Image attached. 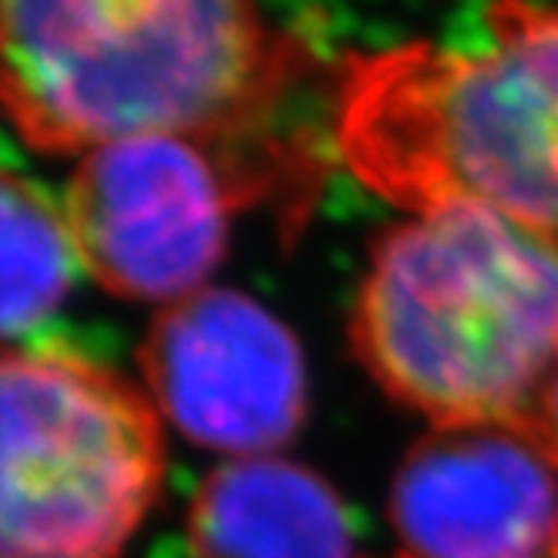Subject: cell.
<instances>
[{
    "label": "cell",
    "mask_w": 558,
    "mask_h": 558,
    "mask_svg": "<svg viewBox=\"0 0 558 558\" xmlns=\"http://www.w3.org/2000/svg\"><path fill=\"white\" fill-rule=\"evenodd\" d=\"M542 558H558V548H555V551H548V555H542Z\"/></svg>",
    "instance_id": "11"
},
{
    "label": "cell",
    "mask_w": 558,
    "mask_h": 558,
    "mask_svg": "<svg viewBox=\"0 0 558 558\" xmlns=\"http://www.w3.org/2000/svg\"><path fill=\"white\" fill-rule=\"evenodd\" d=\"M74 263L64 209L34 182L0 172V340L48 320L71 290Z\"/></svg>",
    "instance_id": "9"
},
{
    "label": "cell",
    "mask_w": 558,
    "mask_h": 558,
    "mask_svg": "<svg viewBox=\"0 0 558 558\" xmlns=\"http://www.w3.org/2000/svg\"><path fill=\"white\" fill-rule=\"evenodd\" d=\"M337 145L414 216L482 206L558 243V11L495 4L448 45L353 58Z\"/></svg>",
    "instance_id": "2"
},
{
    "label": "cell",
    "mask_w": 558,
    "mask_h": 558,
    "mask_svg": "<svg viewBox=\"0 0 558 558\" xmlns=\"http://www.w3.org/2000/svg\"><path fill=\"white\" fill-rule=\"evenodd\" d=\"M411 558H542L558 548V468L522 430L437 427L393 477Z\"/></svg>",
    "instance_id": "7"
},
{
    "label": "cell",
    "mask_w": 558,
    "mask_h": 558,
    "mask_svg": "<svg viewBox=\"0 0 558 558\" xmlns=\"http://www.w3.org/2000/svg\"><path fill=\"white\" fill-rule=\"evenodd\" d=\"M310 68L303 34L229 0H0V114L37 151L172 135L259 185L256 132Z\"/></svg>",
    "instance_id": "1"
},
{
    "label": "cell",
    "mask_w": 558,
    "mask_h": 558,
    "mask_svg": "<svg viewBox=\"0 0 558 558\" xmlns=\"http://www.w3.org/2000/svg\"><path fill=\"white\" fill-rule=\"evenodd\" d=\"M239 203L246 195L206 145L151 135L82 155L64 222L77 266L101 290L169 306L206 290Z\"/></svg>",
    "instance_id": "5"
},
{
    "label": "cell",
    "mask_w": 558,
    "mask_h": 558,
    "mask_svg": "<svg viewBox=\"0 0 558 558\" xmlns=\"http://www.w3.org/2000/svg\"><path fill=\"white\" fill-rule=\"evenodd\" d=\"M371 377L437 427H522L558 371V243L482 206L390 229L353 310Z\"/></svg>",
    "instance_id": "3"
},
{
    "label": "cell",
    "mask_w": 558,
    "mask_h": 558,
    "mask_svg": "<svg viewBox=\"0 0 558 558\" xmlns=\"http://www.w3.org/2000/svg\"><path fill=\"white\" fill-rule=\"evenodd\" d=\"M195 558H356L347 505L310 468L235 458L216 468L189 511Z\"/></svg>",
    "instance_id": "8"
},
{
    "label": "cell",
    "mask_w": 558,
    "mask_h": 558,
    "mask_svg": "<svg viewBox=\"0 0 558 558\" xmlns=\"http://www.w3.org/2000/svg\"><path fill=\"white\" fill-rule=\"evenodd\" d=\"M138 367L151 404L189 441L263 458L287 445L306 414L296 337L235 290H198L155 316Z\"/></svg>",
    "instance_id": "6"
},
{
    "label": "cell",
    "mask_w": 558,
    "mask_h": 558,
    "mask_svg": "<svg viewBox=\"0 0 558 558\" xmlns=\"http://www.w3.org/2000/svg\"><path fill=\"white\" fill-rule=\"evenodd\" d=\"M162 474V421L132 380L0 350V558H122Z\"/></svg>",
    "instance_id": "4"
},
{
    "label": "cell",
    "mask_w": 558,
    "mask_h": 558,
    "mask_svg": "<svg viewBox=\"0 0 558 558\" xmlns=\"http://www.w3.org/2000/svg\"><path fill=\"white\" fill-rule=\"evenodd\" d=\"M518 430H522L532 445H538L542 454L558 468V371L551 374V380L545 384V390L538 393V401L532 404L529 417Z\"/></svg>",
    "instance_id": "10"
}]
</instances>
